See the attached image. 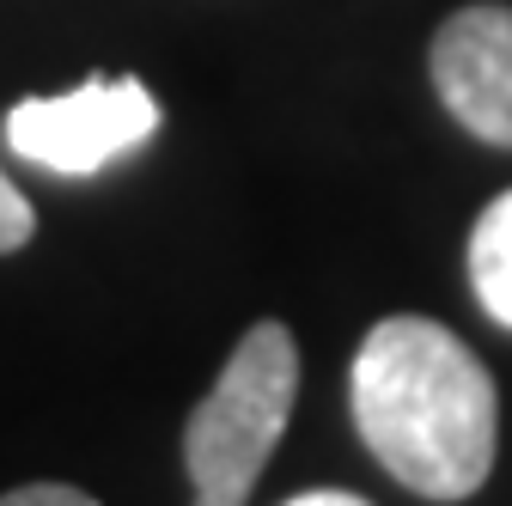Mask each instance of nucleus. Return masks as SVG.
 I'll return each mask as SVG.
<instances>
[{
    "instance_id": "f257e3e1",
    "label": "nucleus",
    "mask_w": 512,
    "mask_h": 506,
    "mask_svg": "<svg viewBox=\"0 0 512 506\" xmlns=\"http://www.w3.org/2000/svg\"><path fill=\"white\" fill-rule=\"evenodd\" d=\"M354 427L366 452L421 500H470L500 446L488 366L433 318H384L354 354Z\"/></svg>"
},
{
    "instance_id": "f03ea898",
    "label": "nucleus",
    "mask_w": 512,
    "mask_h": 506,
    "mask_svg": "<svg viewBox=\"0 0 512 506\" xmlns=\"http://www.w3.org/2000/svg\"><path fill=\"white\" fill-rule=\"evenodd\" d=\"M299 397V348L293 330L263 318L226 354L214 391L183 421V470L196 506H244L269 452L281 446Z\"/></svg>"
},
{
    "instance_id": "7ed1b4c3",
    "label": "nucleus",
    "mask_w": 512,
    "mask_h": 506,
    "mask_svg": "<svg viewBox=\"0 0 512 506\" xmlns=\"http://www.w3.org/2000/svg\"><path fill=\"white\" fill-rule=\"evenodd\" d=\"M153 129L159 104L141 80H86L61 98H25L7 110V147L55 177H92Z\"/></svg>"
},
{
    "instance_id": "20e7f679",
    "label": "nucleus",
    "mask_w": 512,
    "mask_h": 506,
    "mask_svg": "<svg viewBox=\"0 0 512 506\" xmlns=\"http://www.w3.org/2000/svg\"><path fill=\"white\" fill-rule=\"evenodd\" d=\"M433 92L488 147H512V7H458L439 25Z\"/></svg>"
},
{
    "instance_id": "39448f33",
    "label": "nucleus",
    "mask_w": 512,
    "mask_h": 506,
    "mask_svg": "<svg viewBox=\"0 0 512 506\" xmlns=\"http://www.w3.org/2000/svg\"><path fill=\"white\" fill-rule=\"evenodd\" d=\"M470 287L482 299V311L512 330V189L494 196L470 232Z\"/></svg>"
},
{
    "instance_id": "423d86ee",
    "label": "nucleus",
    "mask_w": 512,
    "mask_h": 506,
    "mask_svg": "<svg viewBox=\"0 0 512 506\" xmlns=\"http://www.w3.org/2000/svg\"><path fill=\"white\" fill-rule=\"evenodd\" d=\"M31 232H37L31 202L13 189V177L0 171V257H7V250H25V244H31Z\"/></svg>"
},
{
    "instance_id": "0eeeda50",
    "label": "nucleus",
    "mask_w": 512,
    "mask_h": 506,
    "mask_svg": "<svg viewBox=\"0 0 512 506\" xmlns=\"http://www.w3.org/2000/svg\"><path fill=\"white\" fill-rule=\"evenodd\" d=\"M0 506H98L86 488H68V482H25L13 494H0Z\"/></svg>"
},
{
    "instance_id": "6e6552de",
    "label": "nucleus",
    "mask_w": 512,
    "mask_h": 506,
    "mask_svg": "<svg viewBox=\"0 0 512 506\" xmlns=\"http://www.w3.org/2000/svg\"><path fill=\"white\" fill-rule=\"evenodd\" d=\"M287 506H372V500L342 494V488H317V494H299V500H287Z\"/></svg>"
}]
</instances>
